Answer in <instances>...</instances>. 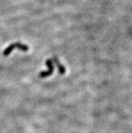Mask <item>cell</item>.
I'll return each instance as SVG.
<instances>
[{"label": "cell", "mask_w": 132, "mask_h": 133, "mask_svg": "<svg viewBox=\"0 0 132 133\" xmlns=\"http://www.w3.org/2000/svg\"><path fill=\"white\" fill-rule=\"evenodd\" d=\"M16 49H18L19 50H21L22 51H27L29 49V46L25 45V44L22 43L20 42H16L10 44L8 47L5 48V49L3 51V55L4 56H9L12 51Z\"/></svg>", "instance_id": "1"}, {"label": "cell", "mask_w": 132, "mask_h": 133, "mask_svg": "<svg viewBox=\"0 0 132 133\" xmlns=\"http://www.w3.org/2000/svg\"><path fill=\"white\" fill-rule=\"evenodd\" d=\"M46 66L48 67V70L46 71H42L40 72L39 74V76L41 78H47L48 76H51L54 72V64L53 62L51 59H48L45 62Z\"/></svg>", "instance_id": "2"}, {"label": "cell", "mask_w": 132, "mask_h": 133, "mask_svg": "<svg viewBox=\"0 0 132 133\" xmlns=\"http://www.w3.org/2000/svg\"><path fill=\"white\" fill-rule=\"evenodd\" d=\"M53 62L55 64V65L57 66V69H58L59 73L60 74H64L65 72V68L64 67V65L60 62V61L59 60V58L56 56H54L52 59Z\"/></svg>", "instance_id": "3"}]
</instances>
